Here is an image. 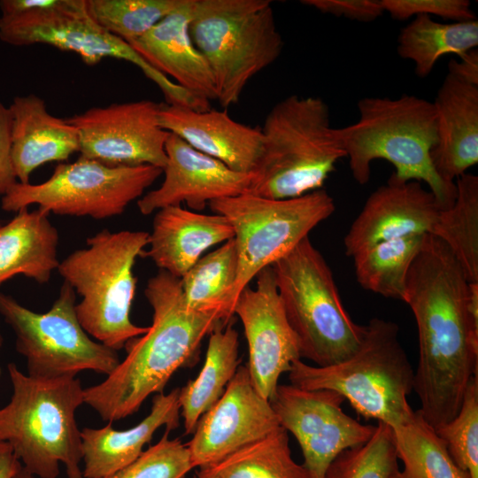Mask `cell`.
<instances>
[{
	"mask_svg": "<svg viewBox=\"0 0 478 478\" xmlns=\"http://www.w3.org/2000/svg\"><path fill=\"white\" fill-rule=\"evenodd\" d=\"M162 173L163 169L154 166H113L79 157L73 163L58 164L42 183L17 181L3 196L1 207L18 212L37 204L58 215L112 218L141 198Z\"/></svg>",
	"mask_w": 478,
	"mask_h": 478,
	"instance_id": "13",
	"label": "cell"
},
{
	"mask_svg": "<svg viewBox=\"0 0 478 478\" xmlns=\"http://www.w3.org/2000/svg\"><path fill=\"white\" fill-rule=\"evenodd\" d=\"M478 20L441 23L427 15L416 16L397 37V53L412 60L418 77L425 78L444 55L461 57L477 49Z\"/></svg>",
	"mask_w": 478,
	"mask_h": 478,
	"instance_id": "28",
	"label": "cell"
},
{
	"mask_svg": "<svg viewBox=\"0 0 478 478\" xmlns=\"http://www.w3.org/2000/svg\"><path fill=\"white\" fill-rule=\"evenodd\" d=\"M364 326L361 342L349 358L328 366L297 359L288 372L289 380L301 389L333 390L360 416L395 428L414 412L407 400L413 390L414 369L397 323L373 318Z\"/></svg>",
	"mask_w": 478,
	"mask_h": 478,
	"instance_id": "6",
	"label": "cell"
},
{
	"mask_svg": "<svg viewBox=\"0 0 478 478\" xmlns=\"http://www.w3.org/2000/svg\"><path fill=\"white\" fill-rule=\"evenodd\" d=\"M0 227H1V225H0Z\"/></svg>",
	"mask_w": 478,
	"mask_h": 478,
	"instance_id": "47",
	"label": "cell"
},
{
	"mask_svg": "<svg viewBox=\"0 0 478 478\" xmlns=\"http://www.w3.org/2000/svg\"><path fill=\"white\" fill-rule=\"evenodd\" d=\"M9 109L12 159L18 182L28 183L37 167L48 162L65 161L79 152L75 127L50 114L42 97L35 94L17 96Z\"/></svg>",
	"mask_w": 478,
	"mask_h": 478,
	"instance_id": "24",
	"label": "cell"
},
{
	"mask_svg": "<svg viewBox=\"0 0 478 478\" xmlns=\"http://www.w3.org/2000/svg\"><path fill=\"white\" fill-rule=\"evenodd\" d=\"M42 209H21L0 227V285L23 274L39 283L48 282L58 269V232Z\"/></svg>",
	"mask_w": 478,
	"mask_h": 478,
	"instance_id": "26",
	"label": "cell"
},
{
	"mask_svg": "<svg viewBox=\"0 0 478 478\" xmlns=\"http://www.w3.org/2000/svg\"><path fill=\"white\" fill-rule=\"evenodd\" d=\"M239 366L238 333L230 321L210 334L202 369L180 388L185 434H192L199 418L220 398Z\"/></svg>",
	"mask_w": 478,
	"mask_h": 478,
	"instance_id": "27",
	"label": "cell"
},
{
	"mask_svg": "<svg viewBox=\"0 0 478 478\" xmlns=\"http://www.w3.org/2000/svg\"><path fill=\"white\" fill-rule=\"evenodd\" d=\"M161 103L143 99L92 107L65 118L79 135L80 157L113 166L163 169L169 132L158 122Z\"/></svg>",
	"mask_w": 478,
	"mask_h": 478,
	"instance_id": "15",
	"label": "cell"
},
{
	"mask_svg": "<svg viewBox=\"0 0 478 478\" xmlns=\"http://www.w3.org/2000/svg\"><path fill=\"white\" fill-rule=\"evenodd\" d=\"M384 12L397 20L412 16L431 15L453 22L476 19L468 0H380Z\"/></svg>",
	"mask_w": 478,
	"mask_h": 478,
	"instance_id": "38",
	"label": "cell"
},
{
	"mask_svg": "<svg viewBox=\"0 0 478 478\" xmlns=\"http://www.w3.org/2000/svg\"><path fill=\"white\" fill-rule=\"evenodd\" d=\"M193 7L194 0H182L178 8L128 44L154 69L194 96L210 102L216 100L212 74L189 34Z\"/></svg>",
	"mask_w": 478,
	"mask_h": 478,
	"instance_id": "21",
	"label": "cell"
},
{
	"mask_svg": "<svg viewBox=\"0 0 478 478\" xmlns=\"http://www.w3.org/2000/svg\"><path fill=\"white\" fill-rule=\"evenodd\" d=\"M358 111L355 123L335 128L354 180L367 183L372 162L386 160L395 167L392 174L397 180L425 182L440 209L451 208L456 185L437 174L431 159L437 139L433 102L407 94L368 96L358 102Z\"/></svg>",
	"mask_w": 478,
	"mask_h": 478,
	"instance_id": "3",
	"label": "cell"
},
{
	"mask_svg": "<svg viewBox=\"0 0 478 478\" xmlns=\"http://www.w3.org/2000/svg\"><path fill=\"white\" fill-rule=\"evenodd\" d=\"M165 149L163 182L137 200L143 215L181 203L200 212L212 201L246 193L251 188L253 173L236 172L172 133Z\"/></svg>",
	"mask_w": 478,
	"mask_h": 478,
	"instance_id": "18",
	"label": "cell"
},
{
	"mask_svg": "<svg viewBox=\"0 0 478 478\" xmlns=\"http://www.w3.org/2000/svg\"><path fill=\"white\" fill-rule=\"evenodd\" d=\"M434 429L456 464L478 478V374L468 383L456 416Z\"/></svg>",
	"mask_w": 478,
	"mask_h": 478,
	"instance_id": "36",
	"label": "cell"
},
{
	"mask_svg": "<svg viewBox=\"0 0 478 478\" xmlns=\"http://www.w3.org/2000/svg\"><path fill=\"white\" fill-rule=\"evenodd\" d=\"M0 40L13 46L47 44L77 54L88 66L105 58L136 66L163 92L166 104L204 110L206 103L150 66L127 42L89 15L87 0H2Z\"/></svg>",
	"mask_w": 478,
	"mask_h": 478,
	"instance_id": "10",
	"label": "cell"
},
{
	"mask_svg": "<svg viewBox=\"0 0 478 478\" xmlns=\"http://www.w3.org/2000/svg\"><path fill=\"white\" fill-rule=\"evenodd\" d=\"M158 122L194 149L244 173H254L262 154L260 128L233 120L227 110H195L161 103Z\"/></svg>",
	"mask_w": 478,
	"mask_h": 478,
	"instance_id": "20",
	"label": "cell"
},
{
	"mask_svg": "<svg viewBox=\"0 0 478 478\" xmlns=\"http://www.w3.org/2000/svg\"><path fill=\"white\" fill-rule=\"evenodd\" d=\"M392 429L397 458L404 464L402 478H470L418 410Z\"/></svg>",
	"mask_w": 478,
	"mask_h": 478,
	"instance_id": "33",
	"label": "cell"
},
{
	"mask_svg": "<svg viewBox=\"0 0 478 478\" xmlns=\"http://www.w3.org/2000/svg\"><path fill=\"white\" fill-rule=\"evenodd\" d=\"M165 429L161 439L132 463L104 478H185L193 469L187 443L171 439Z\"/></svg>",
	"mask_w": 478,
	"mask_h": 478,
	"instance_id": "37",
	"label": "cell"
},
{
	"mask_svg": "<svg viewBox=\"0 0 478 478\" xmlns=\"http://www.w3.org/2000/svg\"><path fill=\"white\" fill-rule=\"evenodd\" d=\"M436 113V143L433 166L448 183L478 162V86L447 73L433 102Z\"/></svg>",
	"mask_w": 478,
	"mask_h": 478,
	"instance_id": "23",
	"label": "cell"
},
{
	"mask_svg": "<svg viewBox=\"0 0 478 478\" xmlns=\"http://www.w3.org/2000/svg\"><path fill=\"white\" fill-rule=\"evenodd\" d=\"M234 315L243 328L251 382L259 394L270 400L280 376L301 359L298 341L286 318L272 266L258 274L254 288L249 285L240 293Z\"/></svg>",
	"mask_w": 478,
	"mask_h": 478,
	"instance_id": "16",
	"label": "cell"
},
{
	"mask_svg": "<svg viewBox=\"0 0 478 478\" xmlns=\"http://www.w3.org/2000/svg\"><path fill=\"white\" fill-rule=\"evenodd\" d=\"M391 478H402L399 468L395 471Z\"/></svg>",
	"mask_w": 478,
	"mask_h": 478,
	"instance_id": "44",
	"label": "cell"
},
{
	"mask_svg": "<svg viewBox=\"0 0 478 478\" xmlns=\"http://www.w3.org/2000/svg\"><path fill=\"white\" fill-rule=\"evenodd\" d=\"M393 429L378 422L368 441L335 458L324 478H391L398 469Z\"/></svg>",
	"mask_w": 478,
	"mask_h": 478,
	"instance_id": "35",
	"label": "cell"
},
{
	"mask_svg": "<svg viewBox=\"0 0 478 478\" xmlns=\"http://www.w3.org/2000/svg\"><path fill=\"white\" fill-rule=\"evenodd\" d=\"M2 344H3V337H2V335L0 334V348H1Z\"/></svg>",
	"mask_w": 478,
	"mask_h": 478,
	"instance_id": "45",
	"label": "cell"
},
{
	"mask_svg": "<svg viewBox=\"0 0 478 478\" xmlns=\"http://www.w3.org/2000/svg\"><path fill=\"white\" fill-rule=\"evenodd\" d=\"M233 227L238 252V273L233 292L234 308L240 293L258 274L289 254L335 209L323 189L287 199L243 193L208 204Z\"/></svg>",
	"mask_w": 478,
	"mask_h": 478,
	"instance_id": "11",
	"label": "cell"
},
{
	"mask_svg": "<svg viewBox=\"0 0 478 478\" xmlns=\"http://www.w3.org/2000/svg\"><path fill=\"white\" fill-rule=\"evenodd\" d=\"M0 376H1V368H0Z\"/></svg>",
	"mask_w": 478,
	"mask_h": 478,
	"instance_id": "46",
	"label": "cell"
},
{
	"mask_svg": "<svg viewBox=\"0 0 478 478\" xmlns=\"http://www.w3.org/2000/svg\"><path fill=\"white\" fill-rule=\"evenodd\" d=\"M262 154L248 193L287 199L320 189L345 152L319 96H288L265 118Z\"/></svg>",
	"mask_w": 478,
	"mask_h": 478,
	"instance_id": "5",
	"label": "cell"
},
{
	"mask_svg": "<svg viewBox=\"0 0 478 478\" xmlns=\"http://www.w3.org/2000/svg\"><path fill=\"white\" fill-rule=\"evenodd\" d=\"M440 211L420 181H401L391 174L369 196L352 222L343 239L345 253L352 257L383 241L429 234Z\"/></svg>",
	"mask_w": 478,
	"mask_h": 478,
	"instance_id": "19",
	"label": "cell"
},
{
	"mask_svg": "<svg viewBox=\"0 0 478 478\" xmlns=\"http://www.w3.org/2000/svg\"><path fill=\"white\" fill-rule=\"evenodd\" d=\"M238 273L235 238L202 256L181 278L187 307L200 312H219L227 321L234 317L233 292Z\"/></svg>",
	"mask_w": 478,
	"mask_h": 478,
	"instance_id": "29",
	"label": "cell"
},
{
	"mask_svg": "<svg viewBox=\"0 0 478 478\" xmlns=\"http://www.w3.org/2000/svg\"><path fill=\"white\" fill-rule=\"evenodd\" d=\"M22 467L12 447L5 442H0V478H14Z\"/></svg>",
	"mask_w": 478,
	"mask_h": 478,
	"instance_id": "42",
	"label": "cell"
},
{
	"mask_svg": "<svg viewBox=\"0 0 478 478\" xmlns=\"http://www.w3.org/2000/svg\"><path fill=\"white\" fill-rule=\"evenodd\" d=\"M301 3L320 12L359 22L373 21L384 12L380 0H303Z\"/></svg>",
	"mask_w": 478,
	"mask_h": 478,
	"instance_id": "39",
	"label": "cell"
},
{
	"mask_svg": "<svg viewBox=\"0 0 478 478\" xmlns=\"http://www.w3.org/2000/svg\"><path fill=\"white\" fill-rule=\"evenodd\" d=\"M76 293L64 281L50 309L38 313L0 292V314L12 329L16 350L34 378L76 377L84 370L109 375L120 362L117 351L92 340L78 320Z\"/></svg>",
	"mask_w": 478,
	"mask_h": 478,
	"instance_id": "12",
	"label": "cell"
},
{
	"mask_svg": "<svg viewBox=\"0 0 478 478\" xmlns=\"http://www.w3.org/2000/svg\"><path fill=\"white\" fill-rule=\"evenodd\" d=\"M425 235L383 241L354 254L358 283L364 289L404 302L407 274Z\"/></svg>",
	"mask_w": 478,
	"mask_h": 478,
	"instance_id": "31",
	"label": "cell"
},
{
	"mask_svg": "<svg viewBox=\"0 0 478 478\" xmlns=\"http://www.w3.org/2000/svg\"><path fill=\"white\" fill-rule=\"evenodd\" d=\"M195 478H312L291 454L288 432L281 427L221 459L201 467Z\"/></svg>",
	"mask_w": 478,
	"mask_h": 478,
	"instance_id": "30",
	"label": "cell"
},
{
	"mask_svg": "<svg viewBox=\"0 0 478 478\" xmlns=\"http://www.w3.org/2000/svg\"><path fill=\"white\" fill-rule=\"evenodd\" d=\"M11 127L10 109L0 101V195L2 196L18 181L12 159Z\"/></svg>",
	"mask_w": 478,
	"mask_h": 478,
	"instance_id": "40",
	"label": "cell"
},
{
	"mask_svg": "<svg viewBox=\"0 0 478 478\" xmlns=\"http://www.w3.org/2000/svg\"><path fill=\"white\" fill-rule=\"evenodd\" d=\"M280 427L270 401L254 387L247 366H239L220 398L199 418L187 443L193 468L216 463Z\"/></svg>",
	"mask_w": 478,
	"mask_h": 478,
	"instance_id": "17",
	"label": "cell"
},
{
	"mask_svg": "<svg viewBox=\"0 0 478 478\" xmlns=\"http://www.w3.org/2000/svg\"><path fill=\"white\" fill-rule=\"evenodd\" d=\"M144 296L152 309L151 325L126 344V358L102 382L83 389L84 404L103 420L127 418L147 397L163 393L178 369L197 362L204 337L231 321L219 312L189 309L181 279L163 270L149 279Z\"/></svg>",
	"mask_w": 478,
	"mask_h": 478,
	"instance_id": "2",
	"label": "cell"
},
{
	"mask_svg": "<svg viewBox=\"0 0 478 478\" xmlns=\"http://www.w3.org/2000/svg\"><path fill=\"white\" fill-rule=\"evenodd\" d=\"M452 206L441 210L429 234L443 241L469 282H478V176L465 173L455 180Z\"/></svg>",
	"mask_w": 478,
	"mask_h": 478,
	"instance_id": "32",
	"label": "cell"
},
{
	"mask_svg": "<svg viewBox=\"0 0 478 478\" xmlns=\"http://www.w3.org/2000/svg\"><path fill=\"white\" fill-rule=\"evenodd\" d=\"M404 302L418 329V411L436 428L456 416L478 374V282L467 281L443 241L426 234L407 274Z\"/></svg>",
	"mask_w": 478,
	"mask_h": 478,
	"instance_id": "1",
	"label": "cell"
},
{
	"mask_svg": "<svg viewBox=\"0 0 478 478\" xmlns=\"http://www.w3.org/2000/svg\"><path fill=\"white\" fill-rule=\"evenodd\" d=\"M7 370L12 394L0 408V442L12 447L33 475L57 478L62 463L67 478H83L82 443L75 418L84 404L80 379L34 378L13 363Z\"/></svg>",
	"mask_w": 478,
	"mask_h": 478,
	"instance_id": "4",
	"label": "cell"
},
{
	"mask_svg": "<svg viewBox=\"0 0 478 478\" xmlns=\"http://www.w3.org/2000/svg\"><path fill=\"white\" fill-rule=\"evenodd\" d=\"M269 401L280 426L297 441L312 478H324L340 452L366 443L375 430L346 414L345 399L333 390L279 384Z\"/></svg>",
	"mask_w": 478,
	"mask_h": 478,
	"instance_id": "14",
	"label": "cell"
},
{
	"mask_svg": "<svg viewBox=\"0 0 478 478\" xmlns=\"http://www.w3.org/2000/svg\"><path fill=\"white\" fill-rule=\"evenodd\" d=\"M460 60L451 59L448 65V73L466 83L478 86V50H472L463 56Z\"/></svg>",
	"mask_w": 478,
	"mask_h": 478,
	"instance_id": "41",
	"label": "cell"
},
{
	"mask_svg": "<svg viewBox=\"0 0 478 478\" xmlns=\"http://www.w3.org/2000/svg\"><path fill=\"white\" fill-rule=\"evenodd\" d=\"M228 220L220 214H204L181 205L157 211L147 257L159 268L181 279L211 247L234 238Z\"/></svg>",
	"mask_w": 478,
	"mask_h": 478,
	"instance_id": "22",
	"label": "cell"
},
{
	"mask_svg": "<svg viewBox=\"0 0 478 478\" xmlns=\"http://www.w3.org/2000/svg\"><path fill=\"white\" fill-rule=\"evenodd\" d=\"M189 34L224 108L238 104L249 81L284 45L269 0H194Z\"/></svg>",
	"mask_w": 478,
	"mask_h": 478,
	"instance_id": "8",
	"label": "cell"
},
{
	"mask_svg": "<svg viewBox=\"0 0 478 478\" xmlns=\"http://www.w3.org/2000/svg\"><path fill=\"white\" fill-rule=\"evenodd\" d=\"M14 478H33V474L28 473L24 467Z\"/></svg>",
	"mask_w": 478,
	"mask_h": 478,
	"instance_id": "43",
	"label": "cell"
},
{
	"mask_svg": "<svg viewBox=\"0 0 478 478\" xmlns=\"http://www.w3.org/2000/svg\"><path fill=\"white\" fill-rule=\"evenodd\" d=\"M148 243L145 231L103 229L87 239L86 248L60 261L57 269L81 297L75 311L82 328L114 351L149 328L130 320L136 286L133 269Z\"/></svg>",
	"mask_w": 478,
	"mask_h": 478,
	"instance_id": "7",
	"label": "cell"
},
{
	"mask_svg": "<svg viewBox=\"0 0 478 478\" xmlns=\"http://www.w3.org/2000/svg\"><path fill=\"white\" fill-rule=\"evenodd\" d=\"M182 0H87L92 19L127 43L150 30Z\"/></svg>",
	"mask_w": 478,
	"mask_h": 478,
	"instance_id": "34",
	"label": "cell"
},
{
	"mask_svg": "<svg viewBox=\"0 0 478 478\" xmlns=\"http://www.w3.org/2000/svg\"><path fill=\"white\" fill-rule=\"evenodd\" d=\"M180 388L154 395L150 413L138 424L116 430L112 422L101 428L81 430L83 478H104L135 460L161 427L172 431L179 427Z\"/></svg>",
	"mask_w": 478,
	"mask_h": 478,
	"instance_id": "25",
	"label": "cell"
},
{
	"mask_svg": "<svg viewBox=\"0 0 478 478\" xmlns=\"http://www.w3.org/2000/svg\"><path fill=\"white\" fill-rule=\"evenodd\" d=\"M271 266L301 358L328 366L354 353L365 326L345 310L333 273L309 236Z\"/></svg>",
	"mask_w": 478,
	"mask_h": 478,
	"instance_id": "9",
	"label": "cell"
}]
</instances>
